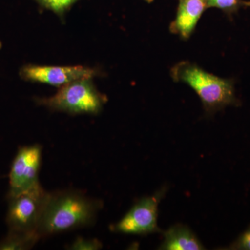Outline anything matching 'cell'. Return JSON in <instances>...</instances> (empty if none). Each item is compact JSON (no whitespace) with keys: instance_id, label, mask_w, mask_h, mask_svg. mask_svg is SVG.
Instances as JSON below:
<instances>
[{"instance_id":"6","label":"cell","mask_w":250,"mask_h":250,"mask_svg":"<svg viewBox=\"0 0 250 250\" xmlns=\"http://www.w3.org/2000/svg\"><path fill=\"white\" fill-rule=\"evenodd\" d=\"M164 191L136 202L126 215L114 225L113 231L125 234L146 235L157 232L158 207Z\"/></svg>"},{"instance_id":"10","label":"cell","mask_w":250,"mask_h":250,"mask_svg":"<svg viewBox=\"0 0 250 250\" xmlns=\"http://www.w3.org/2000/svg\"><path fill=\"white\" fill-rule=\"evenodd\" d=\"M40 239L36 233L10 231L8 236L0 242V250H28L32 248Z\"/></svg>"},{"instance_id":"4","label":"cell","mask_w":250,"mask_h":250,"mask_svg":"<svg viewBox=\"0 0 250 250\" xmlns=\"http://www.w3.org/2000/svg\"><path fill=\"white\" fill-rule=\"evenodd\" d=\"M49 192L42 187L9 197L6 223L10 231L36 233Z\"/></svg>"},{"instance_id":"9","label":"cell","mask_w":250,"mask_h":250,"mask_svg":"<svg viewBox=\"0 0 250 250\" xmlns=\"http://www.w3.org/2000/svg\"><path fill=\"white\" fill-rule=\"evenodd\" d=\"M164 239L160 250H202L205 247L196 235L187 226L176 225L164 233Z\"/></svg>"},{"instance_id":"17","label":"cell","mask_w":250,"mask_h":250,"mask_svg":"<svg viewBox=\"0 0 250 250\" xmlns=\"http://www.w3.org/2000/svg\"><path fill=\"white\" fill-rule=\"evenodd\" d=\"M1 47V42H0V47Z\"/></svg>"},{"instance_id":"3","label":"cell","mask_w":250,"mask_h":250,"mask_svg":"<svg viewBox=\"0 0 250 250\" xmlns=\"http://www.w3.org/2000/svg\"><path fill=\"white\" fill-rule=\"evenodd\" d=\"M37 102L51 109L71 114H97L103 108L105 97L95 88L91 79H85L67 83L54 96L38 99Z\"/></svg>"},{"instance_id":"5","label":"cell","mask_w":250,"mask_h":250,"mask_svg":"<svg viewBox=\"0 0 250 250\" xmlns=\"http://www.w3.org/2000/svg\"><path fill=\"white\" fill-rule=\"evenodd\" d=\"M42 148L39 145L24 146L18 149L9 173L8 197L41 187L39 173Z\"/></svg>"},{"instance_id":"14","label":"cell","mask_w":250,"mask_h":250,"mask_svg":"<svg viewBox=\"0 0 250 250\" xmlns=\"http://www.w3.org/2000/svg\"><path fill=\"white\" fill-rule=\"evenodd\" d=\"M230 250H250V227L229 247Z\"/></svg>"},{"instance_id":"15","label":"cell","mask_w":250,"mask_h":250,"mask_svg":"<svg viewBox=\"0 0 250 250\" xmlns=\"http://www.w3.org/2000/svg\"><path fill=\"white\" fill-rule=\"evenodd\" d=\"M242 6L250 7V1H242Z\"/></svg>"},{"instance_id":"1","label":"cell","mask_w":250,"mask_h":250,"mask_svg":"<svg viewBox=\"0 0 250 250\" xmlns=\"http://www.w3.org/2000/svg\"><path fill=\"white\" fill-rule=\"evenodd\" d=\"M100 205V201L80 192L49 193L37 234L41 238L92 225Z\"/></svg>"},{"instance_id":"2","label":"cell","mask_w":250,"mask_h":250,"mask_svg":"<svg viewBox=\"0 0 250 250\" xmlns=\"http://www.w3.org/2000/svg\"><path fill=\"white\" fill-rule=\"evenodd\" d=\"M170 74L172 80L184 82L194 90L208 114L238 103L233 80L215 76L196 64L178 62L171 69Z\"/></svg>"},{"instance_id":"8","label":"cell","mask_w":250,"mask_h":250,"mask_svg":"<svg viewBox=\"0 0 250 250\" xmlns=\"http://www.w3.org/2000/svg\"><path fill=\"white\" fill-rule=\"evenodd\" d=\"M207 9L206 0H179L175 19L170 25V32L182 40H188Z\"/></svg>"},{"instance_id":"12","label":"cell","mask_w":250,"mask_h":250,"mask_svg":"<svg viewBox=\"0 0 250 250\" xmlns=\"http://www.w3.org/2000/svg\"><path fill=\"white\" fill-rule=\"evenodd\" d=\"M207 8H216L229 16L236 13L242 6L241 0H206Z\"/></svg>"},{"instance_id":"7","label":"cell","mask_w":250,"mask_h":250,"mask_svg":"<svg viewBox=\"0 0 250 250\" xmlns=\"http://www.w3.org/2000/svg\"><path fill=\"white\" fill-rule=\"evenodd\" d=\"M98 72L83 66H40L27 65L20 70L23 80L62 87L75 81L92 79Z\"/></svg>"},{"instance_id":"13","label":"cell","mask_w":250,"mask_h":250,"mask_svg":"<svg viewBox=\"0 0 250 250\" xmlns=\"http://www.w3.org/2000/svg\"><path fill=\"white\" fill-rule=\"evenodd\" d=\"M70 248L71 250H96L102 248V244L96 239H85V238H78L74 241Z\"/></svg>"},{"instance_id":"11","label":"cell","mask_w":250,"mask_h":250,"mask_svg":"<svg viewBox=\"0 0 250 250\" xmlns=\"http://www.w3.org/2000/svg\"><path fill=\"white\" fill-rule=\"evenodd\" d=\"M42 7L51 10L59 16H63L64 14L70 9V7L78 1L79 0H34Z\"/></svg>"},{"instance_id":"16","label":"cell","mask_w":250,"mask_h":250,"mask_svg":"<svg viewBox=\"0 0 250 250\" xmlns=\"http://www.w3.org/2000/svg\"><path fill=\"white\" fill-rule=\"evenodd\" d=\"M145 1H147V2L150 3L153 1V0H145Z\"/></svg>"}]
</instances>
